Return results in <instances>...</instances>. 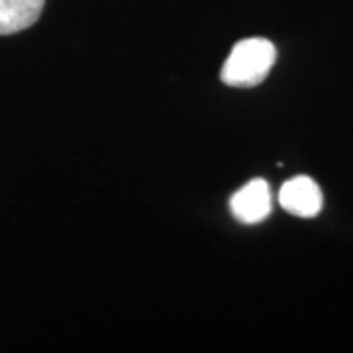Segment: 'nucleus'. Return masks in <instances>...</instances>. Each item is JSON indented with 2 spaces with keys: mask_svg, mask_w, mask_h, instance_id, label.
<instances>
[{
  "mask_svg": "<svg viewBox=\"0 0 353 353\" xmlns=\"http://www.w3.org/2000/svg\"><path fill=\"white\" fill-rule=\"evenodd\" d=\"M277 61L275 46L265 38L241 39L234 46L222 67V81L228 87L252 88L263 83Z\"/></svg>",
  "mask_w": 353,
  "mask_h": 353,
  "instance_id": "obj_1",
  "label": "nucleus"
},
{
  "mask_svg": "<svg viewBox=\"0 0 353 353\" xmlns=\"http://www.w3.org/2000/svg\"><path fill=\"white\" fill-rule=\"evenodd\" d=\"M230 210L241 224H259L273 210L271 189L263 179H253L230 199Z\"/></svg>",
  "mask_w": 353,
  "mask_h": 353,
  "instance_id": "obj_2",
  "label": "nucleus"
},
{
  "mask_svg": "<svg viewBox=\"0 0 353 353\" xmlns=\"http://www.w3.org/2000/svg\"><path fill=\"white\" fill-rule=\"evenodd\" d=\"M279 204L292 216L314 218L320 214L324 196L322 190L310 176L299 175L287 181L279 190Z\"/></svg>",
  "mask_w": 353,
  "mask_h": 353,
  "instance_id": "obj_3",
  "label": "nucleus"
},
{
  "mask_svg": "<svg viewBox=\"0 0 353 353\" xmlns=\"http://www.w3.org/2000/svg\"><path fill=\"white\" fill-rule=\"evenodd\" d=\"M46 0H0V36H10L34 26Z\"/></svg>",
  "mask_w": 353,
  "mask_h": 353,
  "instance_id": "obj_4",
  "label": "nucleus"
}]
</instances>
